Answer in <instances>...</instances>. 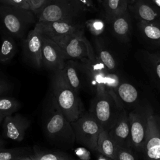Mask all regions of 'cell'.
Segmentation results:
<instances>
[{
	"label": "cell",
	"mask_w": 160,
	"mask_h": 160,
	"mask_svg": "<svg viewBox=\"0 0 160 160\" xmlns=\"http://www.w3.org/2000/svg\"><path fill=\"white\" fill-rule=\"evenodd\" d=\"M51 84L52 97L59 109L71 122L78 119L84 112V106L78 93L67 81L62 69L54 71Z\"/></svg>",
	"instance_id": "1"
},
{
	"label": "cell",
	"mask_w": 160,
	"mask_h": 160,
	"mask_svg": "<svg viewBox=\"0 0 160 160\" xmlns=\"http://www.w3.org/2000/svg\"><path fill=\"white\" fill-rule=\"evenodd\" d=\"M125 111L119 100L108 91L96 94L89 112L105 130L109 131Z\"/></svg>",
	"instance_id": "2"
},
{
	"label": "cell",
	"mask_w": 160,
	"mask_h": 160,
	"mask_svg": "<svg viewBox=\"0 0 160 160\" xmlns=\"http://www.w3.org/2000/svg\"><path fill=\"white\" fill-rule=\"evenodd\" d=\"M44 131L52 141L68 146L73 145L75 134L71 122L58 107L53 97L44 122Z\"/></svg>",
	"instance_id": "3"
},
{
	"label": "cell",
	"mask_w": 160,
	"mask_h": 160,
	"mask_svg": "<svg viewBox=\"0 0 160 160\" xmlns=\"http://www.w3.org/2000/svg\"><path fill=\"white\" fill-rule=\"evenodd\" d=\"M84 12L77 0H47L34 14L38 21H78Z\"/></svg>",
	"instance_id": "4"
},
{
	"label": "cell",
	"mask_w": 160,
	"mask_h": 160,
	"mask_svg": "<svg viewBox=\"0 0 160 160\" xmlns=\"http://www.w3.org/2000/svg\"><path fill=\"white\" fill-rule=\"evenodd\" d=\"M32 12L7 4H0V22L9 34L19 38L34 22Z\"/></svg>",
	"instance_id": "5"
},
{
	"label": "cell",
	"mask_w": 160,
	"mask_h": 160,
	"mask_svg": "<svg viewBox=\"0 0 160 160\" xmlns=\"http://www.w3.org/2000/svg\"><path fill=\"white\" fill-rule=\"evenodd\" d=\"M75 141L88 149L97 151L98 140L102 129L101 125L89 112H84L78 119L71 122Z\"/></svg>",
	"instance_id": "6"
},
{
	"label": "cell",
	"mask_w": 160,
	"mask_h": 160,
	"mask_svg": "<svg viewBox=\"0 0 160 160\" xmlns=\"http://www.w3.org/2000/svg\"><path fill=\"white\" fill-rule=\"evenodd\" d=\"M78 64L81 72L84 75L88 83L96 94L106 91L105 77L109 71L98 56L94 59H81Z\"/></svg>",
	"instance_id": "7"
},
{
	"label": "cell",
	"mask_w": 160,
	"mask_h": 160,
	"mask_svg": "<svg viewBox=\"0 0 160 160\" xmlns=\"http://www.w3.org/2000/svg\"><path fill=\"white\" fill-rule=\"evenodd\" d=\"M43 36L60 45L72 34L83 30V26L78 21L62 20L56 21H38Z\"/></svg>",
	"instance_id": "8"
},
{
	"label": "cell",
	"mask_w": 160,
	"mask_h": 160,
	"mask_svg": "<svg viewBox=\"0 0 160 160\" xmlns=\"http://www.w3.org/2000/svg\"><path fill=\"white\" fill-rule=\"evenodd\" d=\"M150 108H138L129 113L131 132V147L142 152L148 129Z\"/></svg>",
	"instance_id": "9"
},
{
	"label": "cell",
	"mask_w": 160,
	"mask_h": 160,
	"mask_svg": "<svg viewBox=\"0 0 160 160\" xmlns=\"http://www.w3.org/2000/svg\"><path fill=\"white\" fill-rule=\"evenodd\" d=\"M144 160H160V116L150 109L148 129L141 152Z\"/></svg>",
	"instance_id": "10"
},
{
	"label": "cell",
	"mask_w": 160,
	"mask_h": 160,
	"mask_svg": "<svg viewBox=\"0 0 160 160\" xmlns=\"http://www.w3.org/2000/svg\"><path fill=\"white\" fill-rule=\"evenodd\" d=\"M91 43L84 35V29L66 38L60 45L66 60L88 58V47Z\"/></svg>",
	"instance_id": "11"
},
{
	"label": "cell",
	"mask_w": 160,
	"mask_h": 160,
	"mask_svg": "<svg viewBox=\"0 0 160 160\" xmlns=\"http://www.w3.org/2000/svg\"><path fill=\"white\" fill-rule=\"evenodd\" d=\"M66 61L61 48L51 39L43 36L42 46V65L46 68L54 71L62 69Z\"/></svg>",
	"instance_id": "12"
},
{
	"label": "cell",
	"mask_w": 160,
	"mask_h": 160,
	"mask_svg": "<svg viewBox=\"0 0 160 160\" xmlns=\"http://www.w3.org/2000/svg\"><path fill=\"white\" fill-rule=\"evenodd\" d=\"M43 35L37 24L31 30L24 43V52L26 58L36 68L42 66V46Z\"/></svg>",
	"instance_id": "13"
},
{
	"label": "cell",
	"mask_w": 160,
	"mask_h": 160,
	"mask_svg": "<svg viewBox=\"0 0 160 160\" xmlns=\"http://www.w3.org/2000/svg\"><path fill=\"white\" fill-rule=\"evenodd\" d=\"M2 122L4 136L18 142L23 140L30 124L26 118L19 114L6 116Z\"/></svg>",
	"instance_id": "14"
},
{
	"label": "cell",
	"mask_w": 160,
	"mask_h": 160,
	"mask_svg": "<svg viewBox=\"0 0 160 160\" xmlns=\"http://www.w3.org/2000/svg\"><path fill=\"white\" fill-rule=\"evenodd\" d=\"M108 132L119 148H131L129 118L126 111Z\"/></svg>",
	"instance_id": "15"
},
{
	"label": "cell",
	"mask_w": 160,
	"mask_h": 160,
	"mask_svg": "<svg viewBox=\"0 0 160 160\" xmlns=\"http://www.w3.org/2000/svg\"><path fill=\"white\" fill-rule=\"evenodd\" d=\"M132 10L138 21L160 24V8L145 0H137Z\"/></svg>",
	"instance_id": "16"
},
{
	"label": "cell",
	"mask_w": 160,
	"mask_h": 160,
	"mask_svg": "<svg viewBox=\"0 0 160 160\" xmlns=\"http://www.w3.org/2000/svg\"><path fill=\"white\" fill-rule=\"evenodd\" d=\"M110 22L115 36L118 39L126 41L131 32V20L128 9L113 18Z\"/></svg>",
	"instance_id": "17"
},
{
	"label": "cell",
	"mask_w": 160,
	"mask_h": 160,
	"mask_svg": "<svg viewBox=\"0 0 160 160\" xmlns=\"http://www.w3.org/2000/svg\"><path fill=\"white\" fill-rule=\"evenodd\" d=\"M118 148L111 138L108 131L102 128L98 137L97 151L111 160H116Z\"/></svg>",
	"instance_id": "18"
},
{
	"label": "cell",
	"mask_w": 160,
	"mask_h": 160,
	"mask_svg": "<svg viewBox=\"0 0 160 160\" xmlns=\"http://www.w3.org/2000/svg\"><path fill=\"white\" fill-rule=\"evenodd\" d=\"M62 71L69 85L79 94L82 87V82L79 75L81 71L79 69L78 62L74 60H66Z\"/></svg>",
	"instance_id": "19"
},
{
	"label": "cell",
	"mask_w": 160,
	"mask_h": 160,
	"mask_svg": "<svg viewBox=\"0 0 160 160\" xmlns=\"http://www.w3.org/2000/svg\"><path fill=\"white\" fill-rule=\"evenodd\" d=\"M115 94L124 107V104H133L138 99V92L136 88L130 83L120 82L115 91Z\"/></svg>",
	"instance_id": "20"
},
{
	"label": "cell",
	"mask_w": 160,
	"mask_h": 160,
	"mask_svg": "<svg viewBox=\"0 0 160 160\" xmlns=\"http://www.w3.org/2000/svg\"><path fill=\"white\" fill-rule=\"evenodd\" d=\"M138 26L145 39L154 44L160 45V24L139 21Z\"/></svg>",
	"instance_id": "21"
},
{
	"label": "cell",
	"mask_w": 160,
	"mask_h": 160,
	"mask_svg": "<svg viewBox=\"0 0 160 160\" xmlns=\"http://www.w3.org/2000/svg\"><path fill=\"white\" fill-rule=\"evenodd\" d=\"M109 22L128 10V0H102Z\"/></svg>",
	"instance_id": "22"
},
{
	"label": "cell",
	"mask_w": 160,
	"mask_h": 160,
	"mask_svg": "<svg viewBox=\"0 0 160 160\" xmlns=\"http://www.w3.org/2000/svg\"><path fill=\"white\" fill-rule=\"evenodd\" d=\"M148 71L155 86L160 91V53H147Z\"/></svg>",
	"instance_id": "23"
},
{
	"label": "cell",
	"mask_w": 160,
	"mask_h": 160,
	"mask_svg": "<svg viewBox=\"0 0 160 160\" xmlns=\"http://www.w3.org/2000/svg\"><path fill=\"white\" fill-rule=\"evenodd\" d=\"M96 56L103 63L109 72L114 71L116 69V61L112 54L106 49L99 41L96 43Z\"/></svg>",
	"instance_id": "24"
},
{
	"label": "cell",
	"mask_w": 160,
	"mask_h": 160,
	"mask_svg": "<svg viewBox=\"0 0 160 160\" xmlns=\"http://www.w3.org/2000/svg\"><path fill=\"white\" fill-rule=\"evenodd\" d=\"M16 51L15 43L10 38H4L0 48V63L10 61L14 56Z\"/></svg>",
	"instance_id": "25"
},
{
	"label": "cell",
	"mask_w": 160,
	"mask_h": 160,
	"mask_svg": "<svg viewBox=\"0 0 160 160\" xmlns=\"http://www.w3.org/2000/svg\"><path fill=\"white\" fill-rule=\"evenodd\" d=\"M20 103L11 97L0 96V114L5 116H9L18 111Z\"/></svg>",
	"instance_id": "26"
},
{
	"label": "cell",
	"mask_w": 160,
	"mask_h": 160,
	"mask_svg": "<svg viewBox=\"0 0 160 160\" xmlns=\"http://www.w3.org/2000/svg\"><path fill=\"white\" fill-rule=\"evenodd\" d=\"M85 25L88 31L95 36L101 34L105 29V24L99 19H91L85 22Z\"/></svg>",
	"instance_id": "27"
},
{
	"label": "cell",
	"mask_w": 160,
	"mask_h": 160,
	"mask_svg": "<svg viewBox=\"0 0 160 160\" xmlns=\"http://www.w3.org/2000/svg\"><path fill=\"white\" fill-rule=\"evenodd\" d=\"M33 160H74L58 152H36L34 155L31 156Z\"/></svg>",
	"instance_id": "28"
},
{
	"label": "cell",
	"mask_w": 160,
	"mask_h": 160,
	"mask_svg": "<svg viewBox=\"0 0 160 160\" xmlns=\"http://www.w3.org/2000/svg\"><path fill=\"white\" fill-rule=\"evenodd\" d=\"M116 160H138V158L131 148H118Z\"/></svg>",
	"instance_id": "29"
},
{
	"label": "cell",
	"mask_w": 160,
	"mask_h": 160,
	"mask_svg": "<svg viewBox=\"0 0 160 160\" xmlns=\"http://www.w3.org/2000/svg\"><path fill=\"white\" fill-rule=\"evenodd\" d=\"M119 84H120L119 78L116 74L109 72L106 75L105 88L106 91L113 92L115 93V91Z\"/></svg>",
	"instance_id": "30"
},
{
	"label": "cell",
	"mask_w": 160,
	"mask_h": 160,
	"mask_svg": "<svg viewBox=\"0 0 160 160\" xmlns=\"http://www.w3.org/2000/svg\"><path fill=\"white\" fill-rule=\"evenodd\" d=\"M24 154L23 150L21 149H2L0 150V160H14Z\"/></svg>",
	"instance_id": "31"
},
{
	"label": "cell",
	"mask_w": 160,
	"mask_h": 160,
	"mask_svg": "<svg viewBox=\"0 0 160 160\" xmlns=\"http://www.w3.org/2000/svg\"><path fill=\"white\" fill-rule=\"evenodd\" d=\"M4 4L11 5L23 9L31 10L29 2L26 0H0Z\"/></svg>",
	"instance_id": "32"
},
{
	"label": "cell",
	"mask_w": 160,
	"mask_h": 160,
	"mask_svg": "<svg viewBox=\"0 0 160 160\" xmlns=\"http://www.w3.org/2000/svg\"><path fill=\"white\" fill-rule=\"evenodd\" d=\"M75 153L80 160H90L91 159V153L86 148L80 147L76 149Z\"/></svg>",
	"instance_id": "33"
},
{
	"label": "cell",
	"mask_w": 160,
	"mask_h": 160,
	"mask_svg": "<svg viewBox=\"0 0 160 160\" xmlns=\"http://www.w3.org/2000/svg\"><path fill=\"white\" fill-rule=\"evenodd\" d=\"M84 11H92L95 9L92 0H77Z\"/></svg>",
	"instance_id": "34"
},
{
	"label": "cell",
	"mask_w": 160,
	"mask_h": 160,
	"mask_svg": "<svg viewBox=\"0 0 160 160\" xmlns=\"http://www.w3.org/2000/svg\"><path fill=\"white\" fill-rule=\"evenodd\" d=\"M46 1L47 0H29L28 2L29 4L31 10L35 13L44 5Z\"/></svg>",
	"instance_id": "35"
},
{
	"label": "cell",
	"mask_w": 160,
	"mask_h": 160,
	"mask_svg": "<svg viewBox=\"0 0 160 160\" xmlns=\"http://www.w3.org/2000/svg\"><path fill=\"white\" fill-rule=\"evenodd\" d=\"M9 89L8 83L4 79L0 78V96L5 94Z\"/></svg>",
	"instance_id": "36"
},
{
	"label": "cell",
	"mask_w": 160,
	"mask_h": 160,
	"mask_svg": "<svg viewBox=\"0 0 160 160\" xmlns=\"http://www.w3.org/2000/svg\"><path fill=\"white\" fill-rule=\"evenodd\" d=\"M14 160H33V159H32V158L31 156L29 157V156L23 155V156H19V157L17 158Z\"/></svg>",
	"instance_id": "37"
},
{
	"label": "cell",
	"mask_w": 160,
	"mask_h": 160,
	"mask_svg": "<svg viewBox=\"0 0 160 160\" xmlns=\"http://www.w3.org/2000/svg\"><path fill=\"white\" fill-rule=\"evenodd\" d=\"M151 2L157 7L160 8V0H151Z\"/></svg>",
	"instance_id": "38"
},
{
	"label": "cell",
	"mask_w": 160,
	"mask_h": 160,
	"mask_svg": "<svg viewBox=\"0 0 160 160\" xmlns=\"http://www.w3.org/2000/svg\"><path fill=\"white\" fill-rule=\"evenodd\" d=\"M98 160H111L110 159H109L108 158L106 157L105 156L100 154V155L99 156V158L98 159Z\"/></svg>",
	"instance_id": "39"
},
{
	"label": "cell",
	"mask_w": 160,
	"mask_h": 160,
	"mask_svg": "<svg viewBox=\"0 0 160 160\" xmlns=\"http://www.w3.org/2000/svg\"><path fill=\"white\" fill-rule=\"evenodd\" d=\"M4 145H5V141H4L2 139H0V150L3 149Z\"/></svg>",
	"instance_id": "40"
},
{
	"label": "cell",
	"mask_w": 160,
	"mask_h": 160,
	"mask_svg": "<svg viewBox=\"0 0 160 160\" xmlns=\"http://www.w3.org/2000/svg\"><path fill=\"white\" fill-rule=\"evenodd\" d=\"M5 117H6L5 116H4V115L0 114V125H1V124L3 122V120H4V119Z\"/></svg>",
	"instance_id": "41"
},
{
	"label": "cell",
	"mask_w": 160,
	"mask_h": 160,
	"mask_svg": "<svg viewBox=\"0 0 160 160\" xmlns=\"http://www.w3.org/2000/svg\"><path fill=\"white\" fill-rule=\"evenodd\" d=\"M98 2H102V0H97Z\"/></svg>",
	"instance_id": "42"
},
{
	"label": "cell",
	"mask_w": 160,
	"mask_h": 160,
	"mask_svg": "<svg viewBox=\"0 0 160 160\" xmlns=\"http://www.w3.org/2000/svg\"><path fill=\"white\" fill-rule=\"evenodd\" d=\"M26 1H28H28H29V0H26Z\"/></svg>",
	"instance_id": "43"
}]
</instances>
